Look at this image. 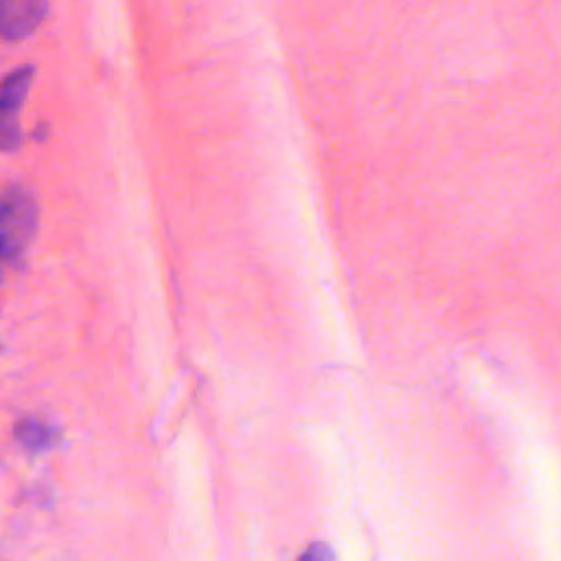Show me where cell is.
Segmentation results:
<instances>
[{"instance_id": "1", "label": "cell", "mask_w": 561, "mask_h": 561, "mask_svg": "<svg viewBox=\"0 0 561 561\" xmlns=\"http://www.w3.org/2000/svg\"><path fill=\"white\" fill-rule=\"evenodd\" d=\"M37 226V204L24 188L0 195V267L22 259Z\"/></svg>"}, {"instance_id": "2", "label": "cell", "mask_w": 561, "mask_h": 561, "mask_svg": "<svg viewBox=\"0 0 561 561\" xmlns=\"http://www.w3.org/2000/svg\"><path fill=\"white\" fill-rule=\"evenodd\" d=\"M31 81V66H22L0 81V151H11L20 145V112L28 96Z\"/></svg>"}, {"instance_id": "3", "label": "cell", "mask_w": 561, "mask_h": 561, "mask_svg": "<svg viewBox=\"0 0 561 561\" xmlns=\"http://www.w3.org/2000/svg\"><path fill=\"white\" fill-rule=\"evenodd\" d=\"M48 0H0V37L15 42L28 37L44 20Z\"/></svg>"}, {"instance_id": "4", "label": "cell", "mask_w": 561, "mask_h": 561, "mask_svg": "<svg viewBox=\"0 0 561 561\" xmlns=\"http://www.w3.org/2000/svg\"><path fill=\"white\" fill-rule=\"evenodd\" d=\"M13 438L26 451H46L59 443L61 434L57 427H53L39 419L24 416L13 425Z\"/></svg>"}, {"instance_id": "5", "label": "cell", "mask_w": 561, "mask_h": 561, "mask_svg": "<svg viewBox=\"0 0 561 561\" xmlns=\"http://www.w3.org/2000/svg\"><path fill=\"white\" fill-rule=\"evenodd\" d=\"M298 561H335V552H333V548H331L329 543H324V541H313V543H309V546L300 552Z\"/></svg>"}]
</instances>
